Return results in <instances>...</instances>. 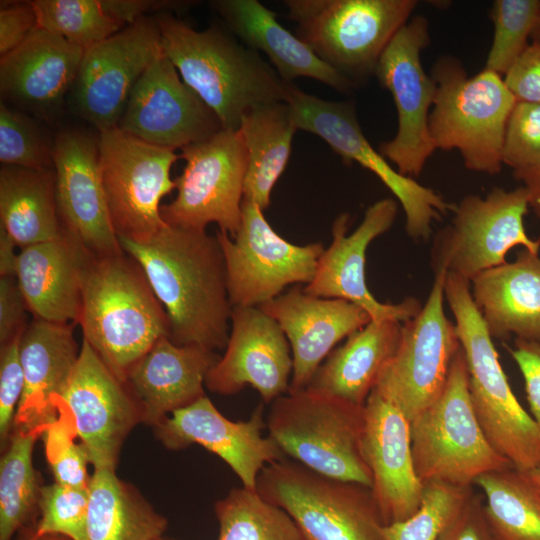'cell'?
Instances as JSON below:
<instances>
[{
	"label": "cell",
	"instance_id": "6da1fadb",
	"mask_svg": "<svg viewBox=\"0 0 540 540\" xmlns=\"http://www.w3.org/2000/svg\"><path fill=\"white\" fill-rule=\"evenodd\" d=\"M141 267L170 324V340L209 351L227 346L232 305L217 236L167 223L151 238H118Z\"/></svg>",
	"mask_w": 540,
	"mask_h": 540
},
{
	"label": "cell",
	"instance_id": "7a4b0ae2",
	"mask_svg": "<svg viewBox=\"0 0 540 540\" xmlns=\"http://www.w3.org/2000/svg\"><path fill=\"white\" fill-rule=\"evenodd\" d=\"M163 53L180 77L218 116L236 130L250 109L286 102V84L259 52L218 27L197 31L168 12L156 15Z\"/></svg>",
	"mask_w": 540,
	"mask_h": 540
},
{
	"label": "cell",
	"instance_id": "3957f363",
	"mask_svg": "<svg viewBox=\"0 0 540 540\" xmlns=\"http://www.w3.org/2000/svg\"><path fill=\"white\" fill-rule=\"evenodd\" d=\"M78 324L83 340L124 383L130 368L170 333L164 307L139 264L125 252L89 257Z\"/></svg>",
	"mask_w": 540,
	"mask_h": 540
},
{
	"label": "cell",
	"instance_id": "277c9868",
	"mask_svg": "<svg viewBox=\"0 0 540 540\" xmlns=\"http://www.w3.org/2000/svg\"><path fill=\"white\" fill-rule=\"evenodd\" d=\"M444 295L464 352L469 393L478 422L493 448L517 470L540 467V430L514 395L470 282L447 272Z\"/></svg>",
	"mask_w": 540,
	"mask_h": 540
},
{
	"label": "cell",
	"instance_id": "5b68a950",
	"mask_svg": "<svg viewBox=\"0 0 540 540\" xmlns=\"http://www.w3.org/2000/svg\"><path fill=\"white\" fill-rule=\"evenodd\" d=\"M430 75L436 93L429 131L436 149L457 150L468 170L498 174L507 121L516 103L503 76L486 68L469 76L450 55L439 57Z\"/></svg>",
	"mask_w": 540,
	"mask_h": 540
},
{
	"label": "cell",
	"instance_id": "8992f818",
	"mask_svg": "<svg viewBox=\"0 0 540 540\" xmlns=\"http://www.w3.org/2000/svg\"><path fill=\"white\" fill-rule=\"evenodd\" d=\"M266 425L285 456L319 474L371 488L361 451L364 406L306 387L275 399Z\"/></svg>",
	"mask_w": 540,
	"mask_h": 540
},
{
	"label": "cell",
	"instance_id": "52a82bcc",
	"mask_svg": "<svg viewBox=\"0 0 540 540\" xmlns=\"http://www.w3.org/2000/svg\"><path fill=\"white\" fill-rule=\"evenodd\" d=\"M297 36L357 87L411 19L416 0H286Z\"/></svg>",
	"mask_w": 540,
	"mask_h": 540
},
{
	"label": "cell",
	"instance_id": "ba28073f",
	"mask_svg": "<svg viewBox=\"0 0 540 540\" xmlns=\"http://www.w3.org/2000/svg\"><path fill=\"white\" fill-rule=\"evenodd\" d=\"M410 424L414 467L423 484L440 481L472 487L484 473L512 466L493 448L478 422L461 347L442 393Z\"/></svg>",
	"mask_w": 540,
	"mask_h": 540
},
{
	"label": "cell",
	"instance_id": "9c48e42d",
	"mask_svg": "<svg viewBox=\"0 0 540 540\" xmlns=\"http://www.w3.org/2000/svg\"><path fill=\"white\" fill-rule=\"evenodd\" d=\"M256 491L290 515L303 540H383L385 524L365 485L283 459L263 468Z\"/></svg>",
	"mask_w": 540,
	"mask_h": 540
},
{
	"label": "cell",
	"instance_id": "30bf717a",
	"mask_svg": "<svg viewBox=\"0 0 540 540\" xmlns=\"http://www.w3.org/2000/svg\"><path fill=\"white\" fill-rule=\"evenodd\" d=\"M286 102L298 129L323 139L346 164L357 162L375 174L397 198L405 213L406 233L414 240H427L434 221L453 211L433 189L402 175L371 146L357 119L354 102L329 101L288 85Z\"/></svg>",
	"mask_w": 540,
	"mask_h": 540
},
{
	"label": "cell",
	"instance_id": "8fae6325",
	"mask_svg": "<svg viewBox=\"0 0 540 540\" xmlns=\"http://www.w3.org/2000/svg\"><path fill=\"white\" fill-rule=\"evenodd\" d=\"M530 208L527 190L494 187L485 197L468 195L453 210L451 222L434 237V273L457 274L469 282L479 273L506 263L514 247L539 254L540 238L526 233L524 217Z\"/></svg>",
	"mask_w": 540,
	"mask_h": 540
},
{
	"label": "cell",
	"instance_id": "7c38bea8",
	"mask_svg": "<svg viewBox=\"0 0 540 540\" xmlns=\"http://www.w3.org/2000/svg\"><path fill=\"white\" fill-rule=\"evenodd\" d=\"M97 138L101 180L116 234L148 240L166 224L160 202L176 189L170 171L179 155L118 127L99 131Z\"/></svg>",
	"mask_w": 540,
	"mask_h": 540
},
{
	"label": "cell",
	"instance_id": "4fadbf2b",
	"mask_svg": "<svg viewBox=\"0 0 540 540\" xmlns=\"http://www.w3.org/2000/svg\"><path fill=\"white\" fill-rule=\"evenodd\" d=\"M185 160L175 179L177 195L161 205L170 226L206 231L210 223L234 237L241 225L247 156L239 129H222L212 137L181 149Z\"/></svg>",
	"mask_w": 540,
	"mask_h": 540
},
{
	"label": "cell",
	"instance_id": "5bb4252c",
	"mask_svg": "<svg viewBox=\"0 0 540 540\" xmlns=\"http://www.w3.org/2000/svg\"><path fill=\"white\" fill-rule=\"evenodd\" d=\"M446 274L435 273L420 312L401 325L398 346L374 388L410 422L440 396L461 347L455 324L444 311Z\"/></svg>",
	"mask_w": 540,
	"mask_h": 540
},
{
	"label": "cell",
	"instance_id": "9a60e30c",
	"mask_svg": "<svg viewBox=\"0 0 540 540\" xmlns=\"http://www.w3.org/2000/svg\"><path fill=\"white\" fill-rule=\"evenodd\" d=\"M226 266L232 307H258L288 285L309 284L324 247L320 242L296 245L283 239L263 210L243 200L241 225L234 237L216 232Z\"/></svg>",
	"mask_w": 540,
	"mask_h": 540
},
{
	"label": "cell",
	"instance_id": "2e32d148",
	"mask_svg": "<svg viewBox=\"0 0 540 540\" xmlns=\"http://www.w3.org/2000/svg\"><path fill=\"white\" fill-rule=\"evenodd\" d=\"M430 43L426 17H412L393 37L376 67L375 76L388 90L397 112L395 136L380 143L379 152L402 175L419 176L436 147L429 114L436 85L424 70L421 52Z\"/></svg>",
	"mask_w": 540,
	"mask_h": 540
},
{
	"label": "cell",
	"instance_id": "e0dca14e",
	"mask_svg": "<svg viewBox=\"0 0 540 540\" xmlns=\"http://www.w3.org/2000/svg\"><path fill=\"white\" fill-rule=\"evenodd\" d=\"M161 51L156 18L147 16L84 50L70 90L74 113L98 131L117 127L135 84Z\"/></svg>",
	"mask_w": 540,
	"mask_h": 540
},
{
	"label": "cell",
	"instance_id": "ac0fdd59",
	"mask_svg": "<svg viewBox=\"0 0 540 540\" xmlns=\"http://www.w3.org/2000/svg\"><path fill=\"white\" fill-rule=\"evenodd\" d=\"M60 404L71 413L74 434L94 469L115 470L121 447L132 429L142 423V415L126 384L85 340L59 397Z\"/></svg>",
	"mask_w": 540,
	"mask_h": 540
},
{
	"label": "cell",
	"instance_id": "d6986e66",
	"mask_svg": "<svg viewBox=\"0 0 540 540\" xmlns=\"http://www.w3.org/2000/svg\"><path fill=\"white\" fill-rule=\"evenodd\" d=\"M117 127L172 150L206 140L223 129L216 113L185 84L163 51L135 84Z\"/></svg>",
	"mask_w": 540,
	"mask_h": 540
},
{
	"label": "cell",
	"instance_id": "ffe728a7",
	"mask_svg": "<svg viewBox=\"0 0 540 540\" xmlns=\"http://www.w3.org/2000/svg\"><path fill=\"white\" fill-rule=\"evenodd\" d=\"M53 163L63 233L92 256L123 254L102 185L98 138L80 130L60 132Z\"/></svg>",
	"mask_w": 540,
	"mask_h": 540
},
{
	"label": "cell",
	"instance_id": "44dd1931",
	"mask_svg": "<svg viewBox=\"0 0 540 540\" xmlns=\"http://www.w3.org/2000/svg\"><path fill=\"white\" fill-rule=\"evenodd\" d=\"M398 205L392 198L370 205L360 225L347 235L350 215L340 214L332 225V242L321 254L313 280L303 287L310 295L352 302L372 320L390 319L403 323L415 317L422 305L407 297L399 303H382L369 291L366 283V251L369 244L394 224Z\"/></svg>",
	"mask_w": 540,
	"mask_h": 540
},
{
	"label": "cell",
	"instance_id": "7402d4cb",
	"mask_svg": "<svg viewBox=\"0 0 540 540\" xmlns=\"http://www.w3.org/2000/svg\"><path fill=\"white\" fill-rule=\"evenodd\" d=\"M267 425L263 406L246 421H232L220 413L207 395L179 409L153 427L156 437L171 450L198 444L220 457L243 487L256 491L263 468L285 459L275 441L263 436Z\"/></svg>",
	"mask_w": 540,
	"mask_h": 540
},
{
	"label": "cell",
	"instance_id": "603a6c76",
	"mask_svg": "<svg viewBox=\"0 0 540 540\" xmlns=\"http://www.w3.org/2000/svg\"><path fill=\"white\" fill-rule=\"evenodd\" d=\"M293 360L280 325L259 307H233L230 334L222 357L210 369L205 386L233 395L251 386L265 403L288 393Z\"/></svg>",
	"mask_w": 540,
	"mask_h": 540
},
{
	"label": "cell",
	"instance_id": "cb8c5ba5",
	"mask_svg": "<svg viewBox=\"0 0 540 540\" xmlns=\"http://www.w3.org/2000/svg\"><path fill=\"white\" fill-rule=\"evenodd\" d=\"M361 451L384 524L414 514L421 504L424 484L414 467L411 424L375 389L364 405Z\"/></svg>",
	"mask_w": 540,
	"mask_h": 540
},
{
	"label": "cell",
	"instance_id": "d4e9b609",
	"mask_svg": "<svg viewBox=\"0 0 540 540\" xmlns=\"http://www.w3.org/2000/svg\"><path fill=\"white\" fill-rule=\"evenodd\" d=\"M258 307L280 325L290 344L293 370L288 392L306 388L334 346L372 320L352 302L313 296L300 285Z\"/></svg>",
	"mask_w": 540,
	"mask_h": 540
},
{
	"label": "cell",
	"instance_id": "484cf974",
	"mask_svg": "<svg viewBox=\"0 0 540 540\" xmlns=\"http://www.w3.org/2000/svg\"><path fill=\"white\" fill-rule=\"evenodd\" d=\"M84 49L37 26L0 59L2 101L51 120L76 79Z\"/></svg>",
	"mask_w": 540,
	"mask_h": 540
},
{
	"label": "cell",
	"instance_id": "4316f807",
	"mask_svg": "<svg viewBox=\"0 0 540 540\" xmlns=\"http://www.w3.org/2000/svg\"><path fill=\"white\" fill-rule=\"evenodd\" d=\"M216 352L160 338L128 371L125 384L142 423L157 426L173 412L205 396V380L219 360Z\"/></svg>",
	"mask_w": 540,
	"mask_h": 540
},
{
	"label": "cell",
	"instance_id": "83f0119b",
	"mask_svg": "<svg viewBox=\"0 0 540 540\" xmlns=\"http://www.w3.org/2000/svg\"><path fill=\"white\" fill-rule=\"evenodd\" d=\"M73 325L34 319L23 330L19 353L25 384L14 429H44L56 421L59 397L80 353Z\"/></svg>",
	"mask_w": 540,
	"mask_h": 540
},
{
	"label": "cell",
	"instance_id": "f1b7e54d",
	"mask_svg": "<svg viewBox=\"0 0 540 540\" xmlns=\"http://www.w3.org/2000/svg\"><path fill=\"white\" fill-rule=\"evenodd\" d=\"M90 256L64 233L20 249L15 277L35 319L78 324L82 275Z\"/></svg>",
	"mask_w": 540,
	"mask_h": 540
},
{
	"label": "cell",
	"instance_id": "f546056e",
	"mask_svg": "<svg viewBox=\"0 0 540 540\" xmlns=\"http://www.w3.org/2000/svg\"><path fill=\"white\" fill-rule=\"evenodd\" d=\"M212 7L228 30L244 45L264 53L286 83L312 78L340 93L357 86L323 62L297 35L277 20L276 14L257 0H216Z\"/></svg>",
	"mask_w": 540,
	"mask_h": 540
},
{
	"label": "cell",
	"instance_id": "4dcf8cb0",
	"mask_svg": "<svg viewBox=\"0 0 540 540\" xmlns=\"http://www.w3.org/2000/svg\"><path fill=\"white\" fill-rule=\"evenodd\" d=\"M471 294L492 338L540 345V256L523 249L513 262L470 281Z\"/></svg>",
	"mask_w": 540,
	"mask_h": 540
},
{
	"label": "cell",
	"instance_id": "1f68e13d",
	"mask_svg": "<svg viewBox=\"0 0 540 540\" xmlns=\"http://www.w3.org/2000/svg\"><path fill=\"white\" fill-rule=\"evenodd\" d=\"M401 325L371 320L327 356L307 387L364 406L398 346Z\"/></svg>",
	"mask_w": 540,
	"mask_h": 540
},
{
	"label": "cell",
	"instance_id": "d6a6232c",
	"mask_svg": "<svg viewBox=\"0 0 540 540\" xmlns=\"http://www.w3.org/2000/svg\"><path fill=\"white\" fill-rule=\"evenodd\" d=\"M55 182L54 169L1 166L0 228L20 249L63 235Z\"/></svg>",
	"mask_w": 540,
	"mask_h": 540
},
{
	"label": "cell",
	"instance_id": "836d02e7",
	"mask_svg": "<svg viewBox=\"0 0 540 540\" xmlns=\"http://www.w3.org/2000/svg\"><path fill=\"white\" fill-rule=\"evenodd\" d=\"M247 156L243 200L265 210L272 189L284 172L298 130L287 102H272L250 109L238 128Z\"/></svg>",
	"mask_w": 540,
	"mask_h": 540
},
{
	"label": "cell",
	"instance_id": "e575fe53",
	"mask_svg": "<svg viewBox=\"0 0 540 540\" xmlns=\"http://www.w3.org/2000/svg\"><path fill=\"white\" fill-rule=\"evenodd\" d=\"M167 519L113 469H94L83 540H159Z\"/></svg>",
	"mask_w": 540,
	"mask_h": 540
},
{
	"label": "cell",
	"instance_id": "d590c367",
	"mask_svg": "<svg viewBox=\"0 0 540 540\" xmlns=\"http://www.w3.org/2000/svg\"><path fill=\"white\" fill-rule=\"evenodd\" d=\"M474 484L500 540H540V488L527 472L511 466L484 473Z\"/></svg>",
	"mask_w": 540,
	"mask_h": 540
},
{
	"label": "cell",
	"instance_id": "8d00e7d4",
	"mask_svg": "<svg viewBox=\"0 0 540 540\" xmlns=\"http://www.w3.org/2000/svg\"><path fill=\"white\" fill-rule=\"evenodd\" d=\"M43 429H14L0 460V540H13L38 506L41 487L33 467Z\"/></svg>",
	"mask_w": 540,
	"mask_h": 540
},
{
	"label": "cell",
	"instance_id": "74e56055",
	"mask_svg": "<svg viewBox=\"0 0 540 540\" xmlns=\"http://www.w3.org/2000/svg\"><path fill=\"white\" fill-rule=\"evenodd\" d=\"M217 540H303L290 515L257 491L232 488L214 505Z\"/></svg>",
	"mask_w": 540,
	"mask_h": 540
},
{
	"label": "cell",
	"instance_id": "f35d334b",
	"mask_svg": "<svg viewBox=\"0 0 540 540\" xmlns=\"http://www.w3.org/2000/svg\"><path fill=\"white\" fill-rule=\"evenodd\" d=\"M39 27L84 50L124 27L103 9L100 0H33Z\"/></svg>",
	"mask_w": 540,
	"mask_h": 540
},
{
	"label": "cell",
	"instance_id": "ab89813d",
	"mask_svg": "<svg viewBox=\"0 0 540 540\" xmlns=\"http://www.w3.org/2000/svg\"><path fill=\"white\" fill-rule=\"evenodd\" d=\"M492 43L485 67L504 76L529 46L540 20V0H495Z\"/></svg>",
	"mask_w": 540,
	"mask_h": 540
},
{
	"label": "cell",
	"instance_id": "60d3db41",
	"mask_svg": "<svg viewBox=\"0 0 540 540\" xmlns=\"http://www.w3.org/2000/svg\"><path fill=\"white\" fill-rule=\"evenodd\" d=\"M472 487L440 481L424 483L418 510L405 520L384 525L383 540H439L447 524L472 494Z\"/></svg>",
	"mask_w": 540,
	"mask_h": 540
},
{
	"label": "cell",
	"instance_id": "b9f144b4",
	"mask_svg": "<svg viewBox=\"0 0 540 540\" xmlns=\"http://www.w3.org/2000/svg\"><path fill=\"white\" fill-rule=\"evenodd\" d=\"M0 161L28 169H54L53 143L30 116L0 103Z\"/></svg>",
	"mask_w": 540,
	"mask_h": 540
},
{
	"label": "cell",
	"instance_id": "7bdbcfd3",
	"mask_svg": "<svg viewBox=\"0 0 540 540\" xmlns=\"http://www.w3.org/2000/svg\"><path fill=\"white\" fill-rule=\"evenodd\" d=\"M89 503V487L74 488L54 482L42 486L38 502L39 520L31 537L62 536L83 540Z\"/></svg>",
	"mask_w": 540,
	"mask_h": 540
},
{
	"label": "cell",
	"instance_id": "ee69618b",
	"mask_svg": "<svg viewBox=\"0 0 540 540\" xmlns=\"http://www.w3.org/2000/svg\"><path fill=\"white\" fill-rule=\"evenodd\" d=\"M502 163L513 172L540 167V104L515 103L505 129Z\"/></svg>",
	"mask_w": 540,
	"mask_h": 540
},
{
	"label": "cell",
	"instance_id": "f6af8a7d",
	"mask_svg": "<svg viewBox=\"0 0 540 540\" xmlns=\"http://www.w3.org/2000/svg\"><path fill=\"white\" fill-rule=\"evenodd\" d=\"M41 435L55 482L88 488L91 476L87 465L90 459L84 446L74 442L71 430L56 420L46 426Z\"/></svg>",
	"mask_w": 540,
	"mask_h": 540
},
{
	"label": "cell",
	"instance_id": "bcb514c9",
	"mask_svg": "<svg viewBox=\"0 0 540 540\" xmlns=\"http://www.w3.org/2000/svg\"><path fill=\"white\" fill-rule=\"evenodd\" d=\"M20 336L1 345L0 351V441L2 449L7 446L13 432L17 408L24 391V372L19 353Z\"/></svg>",
	"mask_w": 540,
	"mask_h": 540
},
{
	"label": "cell",
	"instance_id": "7dc6e473",
	"mask_svg": "<svg viewBox=\"0 0 540 540\" xmlns=\"http://www.w3.org/2000/svg\"><path fill=\"white\" fill-rule=\"evenodd\" d=\"M439 540H500L488 520L483 497L473 491Z\"/></svg>",
	"mask_w": 540,
	"mask_h": 540
},
{
	"label": "cell",
	"instance_id": "c3c4849f",
	"mask_svg": "<svg viewBox=\"0 0 540 540\" xmlns=\"http://www.w3.org/2000/svg\"><path fill=\"white\" fill-rule=\"evenodd\" d=\"M503 79L516 102L540 104V42L531 40Z\"/></svg>",
	"mask_w": 540,
	"mask_h": 540
},
{
	"label": "cell",
	"instance_id": "681fc988",
	"mask_svg": "<svg viewBox=\"0 0 540 540\" xmlns=\"http://www.w3.org/2000/svg\"><path fill=\"white\" fill-rule=\"evenodd\" d=\"M38 26L31 1H12L1 4L0 55L17 48Z\"/></svg>",
	"mask_w": 540,
	"mask_h": 540
},
{
	"label": "cell",
	"instance_id": "f907efd6",
	"mask_svg": "<svg viewBox=\"0 0 540 540\" xmlns=\"http://www.w3.org/2000/svg\"><path fill=\"white\" fill-rule=\"evenodd\" d=\"M28 310L15 276H0V343L20 336L26 327Z\"/></svg>",
	"mask_w": 540,
	"mask_h": 540
},
{
	"label": "cell",
	"instance_id": "816d5d0a",
	"mask_svg": "<svg viewBox=\"0 0 540 540\" xmlns=\"http://www.w3.org/2000/svg\"><path fill=\"white\" fill-rule=\"evenodd\" d=\"M507 349L521 371L531 416L540 430V345L515 339L514 348Z\"/></svg>",
	"mask_w": 540,
	"mask_h": 540
},
{
	"label": "cell",
	"instance_id": "f5cc1de1",
	"mask_svg": "<svg viewBox=\"0 0 540 540\" xmlns=\"http://www.w3.org/2000/svg\"><path fill=\"white\" fill-rule=\"evenodd\" d=\"M105 12L123 27L131 25L139 19L146 17L149 12H165L187 5L182 1L158 0H100Z\"/></svg>",
	"mask_w": 540,
	"mask_h": 540
},
{
	"label": "cell",
	"instance_id": "db71d44e",
	"mask_svg": "<svg viewBox=\"0 0 540 540\" xmlns=\"http://www.w3.org/2000/svg\"><path fill=\"white\" fill-rule=\"evenodd\" d=\"M513 176L527 190L530 208L540 223V167L513 172Z\"/></svg>",
	"mask_w": 540,
	"mask_h": 540
},
{
	"label": "cell",
	"instance_id": "11a10c76",
	"mask_svg": "<svg viewBox=\"0 0 540 540\" xmlns=\"http://www.w3.org/2000/svg\"><path fill=\"white\" fill-rule=\"evenodd\" d=\"M17 246L0 228V276H15V265L18 252Z\"/></svg>",
	"mask_w": 540,
	"mask_h": 540
},
{
	"label": "cell",
	"instance_id": "9f6ffc18",
	"mask_svg": "<svg viewBox=\"0 0 540 540\" xmlns=\"http://www.w3.org/2000/svg\"><path fill=\"white\" fill-rule=\"evenodd\" d=\"M529 477L540 488V467L527 471Z\"/></svg>",
	"mask_w": 540,
	"mask_h": 540
},
{
	"label": "cell",
	"instance_id": "6f0895ef",
	"mask_svg": "<svg viewBox=\"0 0 540 540\" xmlns=\"http://www.w3.org/2000/svg\"><path fill=\"white\" fill-rule=\"evenodd\" d=\"M26 540H69L62 536H56V535H47L42 537H31L30 535L26 538Z\"/></svg>",
	"mask_w": 540,
	"mask_h": 540
},
{
	"label": "cell",
	"instance_id": "680465c9",
	"mask_svg": "<svg viewBox=\"0 0 540 540\" xmlns=\"http://www.w3.org/2000/svg\"><path fill=\"white\" fill-rule=\"evenodd\" d=\"M531 40L540 42V20L538 22L537 27L535 28Z\"/></svg>",
	"mask_w": 540,
	"mask_h": 540
},
{
	"label": "cell",
	"instance_id": "91938a15",
	"mask_svg": "<svg viewBox=\"0 0 540 540\" xmlns=\"http://www.w3.org/2000/svg\"><path fill=\"white\" fill-rule=\"evenodd\" d=\"M159 540H165V539H163V538H160Z\"/></svg>",
	"mask_w": 540,
	"mask_h": 540
}]
</instances>
